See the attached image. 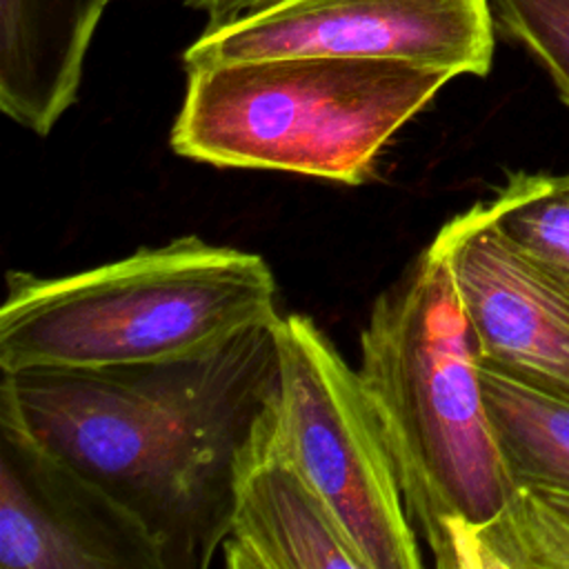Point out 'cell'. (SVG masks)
Returning <instances> with one entry per match:
<instances>
[{"label":"cell","instance_id":"6da1fadb","mask_svg":"<svg viewBox=\"0 0 569 569\" xmlns=\"http://www.w3.org/2000/svg\"><path fill=\"white\" fill-rule=\"evenodd\" d=\"M278 389L271 322L184 360L2 371L0 409L129 509L164 569H207Z\"/></svg>","mask_w":569,"mask_h":569},{"label":"cell","instance_id":"7a4b0ae2","mask_svg":"<svg viewBox=\"0 0 569 569\" xmlns=\"http://www.w3.org/2000/svg\"><path fill=\"white\" fill-rule=\"evenodd\" d=\"M360 378L436 567L513 500L480 387L478 347L438 238L373 302Z\"/></svg>","mask_w":569,"mask_h":569},{"label":"cell","instance_id":"3957f363","mask_svg":"<svg viewBox=\"0 0 569 569\" xmlns=\"http://www.w3.org/2000/svg\"><path fill=\"white\" fill-rule=\"evenodd\" d=\"M262 256L180 236L78 273H7L0 369H96L184 360L276 322Z\"/></svg>","mask_w":569,"mask_h":569},{"label":"cell","instance_id":"277c9868","mask_svg":"<svg viewBox=\"0 0 569 569\" xmlns=\"http://www.w3.org/2000/svg\"><path fill=\"white\" fill-rule=\"evenodd\" d=\"M456 76L391 58L284 56L202 64L171 127L178 156L362 184L382 149Z\"/></svg>","mask_w":569,"mask_h":569},{"label":"cell","instance_id":"5b68a950","mask_svg":"<svg viewBox=\"0 0 569 569\" xmlns=\"http://www.w3.org/2000/svg\"><path fill=\"white\" fill-rule=\"evenodd\" d=\"M280 451L331 507L369 569L425 565L373 402L329 336L302 313L273 322Z\"/></svg>","mask_w":569,"mask_h":569},{"label":"cell","instance_id":"8992f818","mask_svg":"<svg viewBox=\"0 0 569 569\" xmlns=\"http://www.w3.org/2000/svg\"><path fill=\"white\" fill-rule=\"evenodd\" d=\"M491 0H276L262 11L202 31L182 56L202 64L342 56L391 58L458 76H487L493 60Z\"/></svg>","mask_w":569,"mask_h":569},{"label":"cell","instance_id":"52a82bcc","mask_svg":"<svg viewBox=\"0 0 569 569\" xmlns=\"http://www.w3.org/2000/svg\"><path fill=\"white\" fill-rule=\"evenodd\" d=\"M2 569H164L142 522L0 409Z\"/></svg>","mask_w":569,"mask_h":569},{"label":"cell","instance_id":"ba28073f","mask_svg":"<svg viewBox=\"0 0 569 569\" xmlns=\"http://www.w3.org/2000/svg\"><path fill=\"white\" fill-rule=\"evenodd\" d=\"M436 238L478 360L569 402V278L513 249L480 202L453 216Z\"/></svg>","mask_w":569,"mask_h":569},{"label":"cell","instance_id":"9c48e42d","mask_svg":"<svg viewBox=\"0 0 569 569\" xmlns=\"http://www.w3.org/2000/svg\"><path fill=\"white\" fill-rule=\"evenodd\" d=\"M278 402V398H276ZM276 402L249 445L220 556L229 569H369L367 560L273 436Z\"/></svg>","mask_w":569,"mask_h":569},{"label":"cell","instance_id":"30bf717a","mask_svg":"<svg viewBox=\"0 0 569 569\" xmlns=\"http://www.w3.org/2000/svg\"><path fill=\"white\" fill-rule=\"evenodd\" d=\"M109 0H0V109L47 136L73 104Z\"/></svg>","mask_w":569,"mask_h":569},{"label":"cell","instance_id":"8fae6325","mask_svg":"<svg viewBox=\"0 0 569 569\" xmlns=\"http://www.w3.org/2000/svg\"><path fill=\"white\" fill-rule=\"evenodd\" d=\"M480 387L511 480L569 496V402L482 362Z\"/></svg>","mask_w":569,"mask_h":569},{"label":"cell","instance_id":"7c38bea8","mask_svg":"<svg viewBox=\"0 0 569 569\" xmlns=\"http://www.w3.org/2000/svg\"><path fill=\"white\" fill-rule=\"evenodd\" d=\"M453 569H569V522L542 493L518 487L507 509L465 540Z\"/></svg>","mask_w":569,"mask_h":569},{"label":"cell","instance_id":"4fadbf2b","mask_svg":"<svg viewBox=\"0 0 569 569\" xmlns=\"http://www.w3.org/2000/svg\"><path fill=\"white\" fill-rule=\"evenodd\" d=\"M480 204L513 249L569 278V171L511 173Z\"/></svg>","mask_w":569,"mask_h":569},{"label":"cell","instance_id":"5bb4252c","mask_svg":"<svg viewBox=\"0 0 569 569\" xmlns=\"http://www.w3.org/2000/svg\"><path fill=\"white\" fill-rule=\"evenodd\" d=\"M491 11L502 33L542 67L569 107V0H491Z\"/></svg>","mask_w":569,"mask_h":569},{"label":"cell","instance_id":"9a60e30c","mask_svg":"<svg viewBox=\"0 0 569 569\" xmlns=\"http://www.w3.org/2000/svg\"><path fill=\"white\" fill-rule=\"evenodd\" d=\"M187 7L207 16L204 31H218L227 24L244 20L276 0H182Z\"/></svg>","mask_w":569,"mask_h":569},{"label":"cell","instance_id":"2e32d148","mask_svg":"<svg viewBox=\"0 0 569 569\" xmlns=\"http://www.w3.org/2000/svg\"><path fill=\"white\" fill-rule=\"evenodd\" d=\"M538 493H542L547 498V502L569 522V496H562V493H553V491H540V489H533Z\"/></svg>","mask_w":569,"mask_h":569}]
</instances>
